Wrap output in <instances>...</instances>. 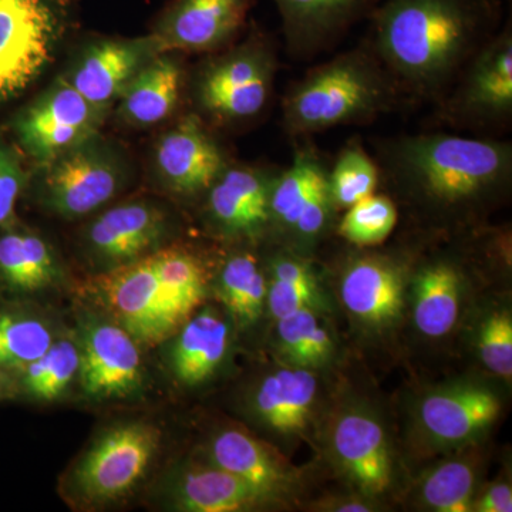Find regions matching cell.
<instances>
[{
  "instance_id": "obj_1",
  "label": "cell",
  "mask_w": 512,
  "mask_h": 512,
  "mask_svg": "<svg viewBox=\"0 0 512 512\" xmlns=\"http://www.w3.org/2000/svg\"><path fill=\"white\" fill-rule=\"evenodd\" d=\"M372 156L380 185L427 228L477 227L510 197L512 143L446 130L379 137Z\"/></svg>"
},
{
  "instance_id": "obj_2",
  "label": "cell",
  "mask_w": 512,
  "mask_h": 512,
  "mask_svg": "<svg viewBox=\"0 0 512 512\" xmlns=\"http://www.w3.org/2000/svg\"><path fill=\"white\" fill-rule=\"evenodd\" d=\"M504 20V0H383L363 40L414 109L434 106Z\"/></svg>"
},
{
  "instance_id": "obj_3",
  "label": "cell",
  "mask_w": 512,
  "mask_h": 512,
  "mask_svg": "<svg viewBox=\"0 0 512 512\" xmlns=\"http://www.w3.org/2000/svg\"><path fill=\"white\" fill-rule=\"evenodd\" d=\"M210 278V266L200 254L170 245L99 272L83 286L82 295L123 326L141 348H156L200 309Z\"/></svg>"
},
{
  "instance_id": "obj_4",
  "label": "cell",
  "mask_w": 512,
  "mask_h": 512,
  "mask_svg": "<svg viewBox=\"0 0 512 512\" xmlns=\"http://www.w3.org/2000/svg\"><path fill=\"white\" fill-rule=\"evenodd\" d=\"M282 128L292 141L338 127L367 126L412 109L365 40L312 67L282 97Z\"/></svg>"
},
{
  "instance_id": "obj_5",
  "label": "cell",
  "mask_w": 512,
  "mask_h": 512,
  "mask_svg": "<svg viewBox=\"0 0 512 512\" xmlns=\"http://www.w3.org/2000/svg\"><path fill=\"white\" fill-rule=\"evenodd\" d=\"M278 70L274 37L254 26L241 43L212 56L195 74L198 116L208 126L224 128L261 119L274 100Z\"/></svg>"
},
{
  "instance_id": "obj_6",
  "label": "cell",
  "mask_w": 512,
  "mask_h": 512,
  "mask_svg": "<svg viewBox=\"0 0 512 512\" xmlns=\"http://www.w3.org/2000/svg\"><path fill=\"white\" fill-rule=\"evenodd\" d=\"M433 107L434 126L464 136L504 138L512 127L511 16L468 60Z\"/></svg>"
},
{
  "instance_id": "obj_7",
  "label": "cell",
  "mask_w": 512,
  "mask_h": 512,
  "mask_svg": "<svg viewBox=\"0 0 512 512\" xmlns=\"http://www.w3.org/2000/svg\"><path fill=\"white\" fill-rule=\"evenodd\" d=\"M76 13L77 0H0V103L42 76Z\"/></svg>"
},
{
  "instance_id": "obj_8",
  "label": "cell",
  "mask_w": 512,
  "mask_h": 512,
  "mask_svg": "<svg viewBox=\"0 0 512 512\" xmlns=\"http://www.w3.org/2000/svg\"><path fill=\"white\" fill-rule=\"evenodd\" d=\"M161 439V430L148 421H124L104 430L74 464L70 494L86 507L126 498L147 476Z\"/></svg>"
},
{
  "instance_id": "obj_9",
  "label": "cell",
  "mask_w": 512,
  "mask_h": 512,
  "mask_svg": "<svg viewBox=\"0 0 512 512\" xmlns=\"http://www.w3.org/2000/svg\"><path fill=\"white\" fill-rule=\"evenodd\" d=\"M329 167L311 138L295 141L291 164L281 168L272 188L269 237L276 244L308 254L328 234L336 214Z\"/></svg>"
},
{
  "instance_id": "obj_10",
  "label": "cell",
  "mask_w": 512,
  "mask_h": 512,
  "mask_svg": "<svg viewBox=\"0 0 512 512\" xmlns=\"http://www.w3.org/2000/svg\"><path fill=\"white\" fill-rule=\"evenodd\" d=\"M39 170L40 200L64 220H77L100 210L126 183L123 161L100 136Z\"/></svg>"
},
{
  "instance_id": "obj_11",
  "label": "cell",
  "mask_w": 512,
  "mask_h": 512,
  "mask_svg": "<svg viewBox=\"0 0 512 512\" xmlns=\"http://www.w3.org/2000/svg\"><path fill=\"white\" fill-rule=\"evenodd\" d=\"M106 116V109L84 99L66 76H60L19 114L15 133L40 168L99 137Z\"/></svg>"
},
{
  "instance_id": "obj_12",
  "label": "cell",
  "mask_w": 512,
  "mask_h": 512,
  "mask_svg": "<svg viewBox=\"0 0 512 512\" xmlns=\"http://www.w3.org/2000/svg\"><path fill=\"white\" fill-rule=\"evenodd\" d=\"M77 343L80 370L77 380L92 400L127 399L144 384L141 346L123 326L100 311L79 316Z\"/></svg>"
},
{
  "instance_id": "obj_13",
  "label": "cell",
  "mask_w": 512,
  "mask_h": 512,
  "mask_svg": "<svg viewBox=\"0 0 512 512\" xmlns=\"http://www.w3.org/2000/svg\"><path fill=\"white\" fill-rule=\"evenodd\" d=\"M281 168L231 163L205 192V218L220 237L255 242L269 237L271 194Z\"/></svg>"
},
{
  "instance_id": "obj_14",
  "label": "cell",
  "mask_w": 512,
  "mask_h": 512,
  "mask_svg": "<svg viewBox=\"0 0 512 512\" xmlns=\"http://www.w3.org/2000/svg\"><path fill=\"white\" fill-rule=\"evenodd\" d=\"M256 0H173L151 36L160 53H212L231 46L248 26Z\"/></svg>"
},
{
  "instance_id": "obj_15",
  "label": "cell",
  "mask_w": 512,
  "mask_h": 512,
  "mask_svg": "<svg viewBox=\"0 0 512 512\" xmlns=\"http://www.w3.org/2000/svg\"><path fill=\"white\" fill-rule=\"evenodd\" d=\"M231 163L211 126L197 113L178 120L156 148L157 170L165 187L184 198L204 197Z\"/></svg>"
},
{
  "instance_id": "obj_16",
  "label": "cell",
  "mask_w": 512,
  "mask_h": 512,
  "mask_svg": "<svg viewBox=\"0 0 512 512\" xmlns=\"http://www.w3.org/2000/svg\"><path fill=\"white\" fill-rule=\"evenodd\" d=\"M397 252L350 256L340 276V296L353 318L369 328H389L404 305L409 262Z\"/></svg>"
},
{
  "instance_id": "obj_17",
  "label": "cell",
  "mask_w": 512,
  "mask_h": 512,
  "mask_svg": "<svg viewBox=\"0 0 512 512\" xmlns=\"http://www.w3.org/2000/svg\"><path fill=\"white\" fill-rule=\"evenodd\" d=\"M170 224L167 212L153 202H124L87 227L84 244L100 272L110 271L163 247Z\"/></svg>"
},
{
  "instance_id": "obj_18",
  "label": "cell",
  "mask_w": 512,
  "mask_h": 512,
  "mask_svg": "<svg viewBox=\"0 0 512 512\" xmlns=\"http://www.w3.org/2000/svg\"><path fill=\"white\" fill-rule=\"evenodd\" d=\"M281 18L286 53L309 62L338 46L383 0H272Z\"/></svg>"
},
{
  "instance_id": "obj_19",
  "label": "cell",
  "mask_w": 512,
  "mask_h": 512,
  "mask_svg": "<svg viewBox=\"0 0 512 512\" xmlns=\"http://www.w3.org/2000/svg\"><path fill=\"white\" fill-rule=\"evenodd\" d=\"M500 412V397L490 387L457 383L427 393L420 400L417 421L434 447H464L483 436Z\"/></svg>"
},
{
  "instance_id": "obj_20",
  "label": "cell",
  "mask_w": 512,
  "mask_h": 512,
  "mask_svg": "<svg viewBox=\"0 0 512 512\" xmlns=\"http://www.w3.org/2000/svg\"><path fill=\"white\" fill-rule=\"evenodd\" d=\"M330 450L340 471L365 497H379L392 487V450L375 414L356 407L340 413L330 429Z\"/></svg>"
},
{
  "instance_id": "obj_21",
  "label": "cell",
  "mask_w": 512,
  "mask_h": 512,
  "mask_svg": "<svg viewBox=\"0 0 512 512\" xmlns=\"http://www.w3.org/2000/svg\"><path fill=\"white\" fill-rule=\"evenodd\" d=\"M160 55L153 36L104 39L84 50L67 80L84 99L109 110L151 59Z\"/></svg>"
},
{
  "instance_id": "obj_22",
  "label": "cell",
  "mask_w": 512,
  "mask_h": 512,
  "mask_svg": "<svg viewBox=\"0 0 512 512\" xmlns=\"http://www.w3.org/2000/svg\"><path fill=\"white\" fill-rule=\"evenodd\" d=\"M164 498L171 510L183 512L254 511L274 501L210 461H190L171 471Z\"/></svg>"
},
{
  "instance_id": "obj_23",
  "label": "cell",
  "mask_w": 512,
  "mask_h": 512,
  "mask_svg": "<svg viewBox=\"0 0 512 512\" xmlns=\"http://www.w3.org/2000/svg\"><path fill=\"white\" fill-rule=\"evenodd\" d=\"M207 461L241 478L271 500L291 493L298 477L278 450L239 427L222 429L211 437Z\"/></svg>"
},
{
  "instance_id": "obj_24",
  "label": "cell",
  "mask_w": 512,
  "mask_h": 512,
  "mask_svg": "<svg viewBox=\"0 0 512 512\" xmlns=\"http://www.w3.org/2000/svg\"><path fill=\"white\" fill-rule=\"evenodd\" d=\"M231 323L224 313L208 306L191 316L167 340V363L175 379L200 386L217 375L231 348Z\"/></svg>"
},
{
  "instance_id": "obj_25",
  "label": "cell",
  "mask_w": 512,
  "mask_h": 512,
  "mask_svg": "<svg viewBox=\"0 0 512 512\" xmlns=\"http://www.w3.org/2000/svg\"><path fill=\"white\" fill-rule=\"evenodd\" d=\"M318 400V379L302 367H279L256 384L251 396L255 419L272 433L293 436L308 429Z\"/></svg>"
},
{
  "instance_id": "obj_26",
  "label": "cell",
  "mask_w": 512,
  "mask_h": 512,
  "mask_svg": "<svg viewBox=\"0 0 512 512\" xmlns=\"http://www.w3.org/2000/svg\"><path fill=\"white\" fill-rule=\"evenodd\" d=\"M466 285L463 264L453 254L420 264L413 278V322L421 335L443 338L456 326Z\"/></svg>"
},
{
  "instance_id": "obj_27",
  "label": "cell",
  "mask_w": 512,
  "mask_h": 512,
  "mask_svg": "<svg viewBox=\"0 0 512 512\" xmlns=\"http://www.w3.org/2000/svg\"><path fill=\"white\" fill-rule=\"evenodd\" d=\"M183 87V64L170 53H160L134 76L121 94L120 117L136 127L161 123L178 109Z\"/></svg>"
},
{
  "instance_id": "obj_28",
  "label": "cell",
  "mask_w": 512,
  "mask_h": 512,
  "mask_svg": "<svg viewBox=\"0 0 512 512\" xmlns=\"http://www.w3.org/2000/svg\"><path fill=\"white\" fill-rule=\"evenodd\" d=\"M62 279V266L46 239L15 225L0 232V291L26 296Z\"/></svg>"
},
{
  "instance_id": "obj_29",
  "label": "cell",
  "mask_w": 512,
  "mask_h": 512,
  "mask_svg": "<svg viewBox=\"0 0 512 512\" xmlns=\"http://www.w3.org/2000/svg\"><path fill=\"white\" fill-rule=\"evenodd\" d=\"M265 272L266 306L275 320L302 309L326 308L322 286L306 254L278 245L268 256Z\"/></svg>"
},
{
  "instance_id": "obj_30",
  "label": "cell",
  "mask_w": 512,
  "mask_h": 512,
  "mask_svg": "<svg viewBox=\"0 0 512 512\" xmlns=\"http://www.w3.org/2000/svg\"><path fill=\"white\" fill-rule=\"evenodd\" d=\"M215 288L225 311L238 325H252L261 318L268 278L255 252L239 249L228 255L218 272Z\"/></svg>"
},
{
  "instance_id": "obj_31",
  "label": "cell",
  "mask_w": 512,
  "mask_h": 512,
  "mask_svg": "<svg viewBox=\"0 0 512 512\" xmlns=\"http://www.w3.org/2000/svg\"><path fill=\"white\" fill-rule=\"evenodd\" d=\"M45 316L20 305L0 306V370L16 375L55 342Z\"/></svg>"
},
{
  "instance_id": "obj_32",
  "label": "cell",
  "mask_w": 512,
  "mask_h": 512,
  "mask_svg": "<svg viewBox=\"0 0 512 512\" xmlns=\"http://www.w3.org/2000/svg\"><path fill=\"white\" fill-rule=\"evenodd\" d=\"M477 483V460L463 454L448 458L426 471L421 477L417 497L426 510L470 512Z\"/></svg>"
},
{
  "instance_id": "obj_33",
  "label": "cell",
  "mask_w": 512,
  "mask_h": 512,
  "mask_svg": "<svg viewBox=\"0 0 512 512\" xmlns=\"http://www.w3.org/2000/svg\"><path fill=\"white\" fill-rule=\"evenodd\" d=\"M318 313L302 309L276 319V345L289 365L319 369L335 355V342Z\"/></svg>"
},
{
  "instance_id": "obj_34",
  "label": "cell",
  "mask_w": 512,
  "mask_h": 512,
  "mask_svg": "<svg viewBox=\"0 0 512 512\" xmlns=\"http://www.w3.org/2000/svg\"><path fill=\"white\" fill-rule=\"evenodd\" d=\"M80 370L77 339H56L45 355L16 373L19 393L36 402H53L69 389Z\"/></svg>"
},
{
  "instance_id": "obj_35",
  "label": "cell",
  "mask_w": 512,
  "mask_h": 512,
  "mask_svg": "<svg viewBox=\"0 0 512 512\" xmlns=\"http://www.w3.org/2000/svg\"><path fill=\"white\" fill-rule=\"evenodd\" d=\"M329 192L336 212L346 211L356 202L375 194L380 187V173L375 158L362 138H349L329 167Z\"/></svg>"
},
{
  "instance_id": "obj_36",
  "label": "cell",
  "mask_w": 512,
  "mask_h": 512,
  "mask_svg": "<svg viewBox=\"0 0 512 512\" xmlns=\"http://www.w3.org/2000/svg\"><path fill=\"white\" fill-rule=\"evenodd\" d=\"M397 221L396 202L386 192H375L345 211L336 225V232L353 247L373 248L389 239Z\"/></svg>"
},
{
  "instance_id": "obj_37",
  "label": "cell",
  "mask_w": 512,
  "mask_h": 512,
  "mask_svg": "<svg viewBox=\"0 0 512 512\" xmlns=\"http://www.w3.org/2000/svg\"><path fill=\"white\" fill-rule=\"evenodd\" d=\"M477 352L493 375L511 382L512 318L508 309H494L485 316L478 328Z\"/></svg>"
},
{
  "instance_id": "obj_38",
  "label": "cell",
  "mask_w": 512,
  "mask_h": 512,
  "mask_svg": "<svg viewBox=\"0 0 512 512\" xmlns=\"http://www.w3.org/2000/svg\"><path fill=\"white\" fill-rule=\"evenodd\" d=\"M28 177L19 157L0 137V231L15 225L18 202Z\"/></svg>"
},
{
  "instance_id": "obj_39",
  "label": "cell",
  "mask_w": 512,
  "mask_h": 512,
  "mask_svg": "<svg viewBox=\"0 0 512 512\" xmlns=\"http://www.w3.org/2000/svg\"><path fill=\"white\" fill-rule=\"evenodd\" d=\"M471 511L511 512L512 488L508 481L500 480L488 485L481 493H476Z\"/></svg>"
},
{
  "instance_id": "obj_40",
  "label": "cell",
  "mask_w": 512,
  "mask_h": 512,
  "mask_svg": "<svg viewBox=\"0 0 512 512\" xmlns=\"http://www.w3.org/2000/svg\"><path fill=\"white\" fill-rule=\"evenodd\" d=\"M367 497L359 498H336V500L323 501L318 507L322 511L336 512H369L375 511V505L372 501H367Z\"/></svg>"
},
{
  "instance_id": "obj_41",
  "label": "cell",
  "mask_w": 512,
  "mask_h": 512,
  "mask_svg": "<svg viewBox=\"0 0 512 512\" xmlns=\"http://www.w3.org/2000/svg\"><path fill=\"white\" fill-rule=\"evenodd\" d=\"M19 389L16 383V376L12 373L0 370V402L13 399L18 396Z\"/></svg>"
}]
</instances>
